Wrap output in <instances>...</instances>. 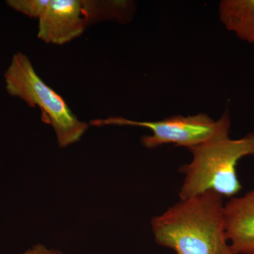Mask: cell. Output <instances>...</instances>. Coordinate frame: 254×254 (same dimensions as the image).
<instances>
[{
    "label": "cell",
    "mask_w": 254,
    "mask_h": 254,
    "mask_svg": "<svg viewBox=\"0 0 254 254\" xmlns=\"http://www.w3.org/2000/svg\"><path fill=\"white\" fill-rule=\"evenodd\" d=\"M91 23L86 0H51L39 19L38 37L46 43L63 45L81 36Z\"/></svg>",
    "instance_id": "5b68a950"
},
{
    "label": "cell",
    "mask_w": 254,
    "mask_h": 254,
    "mask_svg": "<svg viewBox=\"0 0 254 254\" xmlns=\"http://www.w3.org/2000/svg\"><path fill=\"white\" fill-rule=\"evenodd\" d=\"M51 0H8L6 4L11 9L30 18L40 19L49 6Z\"/></svg>",
    "instance_id": "ba28073f"
},
{
    "label": "cell",
    "mask_w": 254,
    "mask_h": 254,
    "mask_svg": "<svg viewBox=\"0 0 254 254\" xmlns=\"http://www.w3.org/2000/svg\"><path fill=\"white\" fill-rule=\"evenodd\" d=\"M218 12L227 31L254 46V0H222Z\"/></svg>",
    "instance_id": "52a82bcc"
},
{
    "label": "cell",
    "mask_w": 254,
    "mask_h": 254,
    "mask_svg": "<svg viewBox=\"0 0 254 254\" xmlns=\"http://www.w3.org/2000/svg\"><path fill=\"white\" fill-rule=\"evenodd\" d=\"M227 240L235 254H254V189L225 204Z\"/></svg>",
    "instance_id": "8992f818"
},
{
    "label": "cell",
    "mask_w": 254,
    "mask_h": 254,
    "mask_svg": "<svg viewBox=\"0 0 254 254\" xmlns=\"http://www.w3.org/2000/svg\"><path fill=\"white\" fill-rule=\"evenodd\" d=\"M4 80L10 95L31 108H40L43 123L53 127L61 148L79 141L88 129V125L78 120L63 97L40 77L26 55H14Z\"/></svg>",
    "instance_id": "3957f363"
},
{
    "label": "cell",
    "mask_w": 254,
    "mask_h": 254,
    "mask_svg": "<svg viewBox=\"0 0 254 254\" xmlns=\"http://www.w3.org/2000/svg\"><path fill=\"white\" fill-rule=\"evenodd\" d=\"M22 254H64L60 251L47 248L46 246L37 244L31 248L23 252Z\"/></svg>",
    "instance_id": "9c48e42d"
},
{
    "label": "cell",
    "mask_w": 254,
    "mask_h": 254,
    "mask_svg": "<svg viewBox=\"0 0 254 254\" xmlns=\"http://www.w3.org/2000/svg\"><path fill=\"white\" fill-rule=\"evenodd\" d=\"M90 125L95 127L132 126L148 128L152 134L143 136L141 143L148 149L165 144L185 147L192 150L218 138L229 136L231 128L230 115L226 111L221 118L214 120L205 114L190 116L174 115L163 120L138 122L122 117L92 120Z\"/></svg>",
    "instance_id": "277c9868"
},
{
    "label": "cell",
    "mask_w": 254,
    "mask_h": 254,
    "mask_svg": "<svg viewBox=\"0 0 254 254\" xmlns=\"http://www.w3.org/2000/svg\"><path fill=\"white\" fill-rule=\"evenodd\" d=\"M191 161L183 165L185 175L180 190V199H186L207 191L233 198L242 190L237 174L239 161L254 156V133L232 139L227 136L190 150Z\"/></svg>",
    "instance_id": "7a4b0ae2"
},
{
    "label": "cell",
    "mask_w": 254,
    "mask_h": 254,
    "mask_svg": "<svg viewBox=\"0 0 254 254\" xmlns=\"http://www.w3.org/2000/svg\"><path fill=\"white\" fill-rule=\"evenodd\" d=\"M158 245L177 254H235L226 235L222 198L207 191L180 199L151 221Z\"/></svg>",
    "instance_id": "6da1fadb"
}]
</instances>
